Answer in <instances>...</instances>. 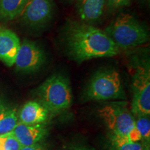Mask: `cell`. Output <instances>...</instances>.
<instances>
[{
    "mask_svg": "<svg viewBox=\"0 0 150 150\" xmlns=\"http://www.w3.org/2000/svg\"><path fill=\"white\" fill-rule=\"evenodd\" d=\"M67 56L79 63L117 55L119 48L104 31L83 22L69 21L63 31Z\"/></svg>",
    "mask_w": 150,
    "mask_h": 150,
    "instance_id": "obj_1",
    "label": "cell"
},
{
    "mask_svg": "<svg viewBox=\"0 0 150 150\" xmlns=\"http://www.w3.org/2000/svg\"><path fill=\"white\" fill-rule=\"evenodd\" d=\"M99 117L109 131V135L122 138L132 142L141 141L135 126L133 114L125 101L106 103L98 110Z\"/></svg>",
    "mask_w": 150,
    "mask_h": 150,
    "instance_id": "obj_2",
    "label": "cell"
},
{
    "mask_svg": "<svg viewBox=\"0 0 150 150\" xmlns=\"http://www.w3.org/2000/svg\"><path fill=\"white\" fill-rule=\"evenodd\" d=\"M119 50H129L147 42L149 33L147 27L129 13H121L105 29Z\"/></svg>",
    "mask_w": 150,
    "mask_h": 150,
    "instance_id": "obj_3",
    "label": "cell"
},
{
    "mask_svg": "<svg viewBox=\"0 0 150 150\" xmlns=\"http://www.w3.org/2000/svg\"><path fill=\"white\" fill-rule=\"evenodd\" d=\"M39 102L51 112H59L70 108L72 102L70 83L66 76L54 74L37 88Z\"/></svg>",
    "mask_w": 150,
    "mask_h": 150,
    "instance_id": "obj_4",
    "label": "cell"
},
{
    "mask_svg": "<svg viewBox=\"0 0 150 150\" xmlns=\"http://www.w3.org/2000/svg\"><path fill=\"white\" fill-rule=\"evenodd\" d=\"M84 96L88 100L126 99L120 74L115 68H104L93 75L86 86Z\"/></svg>",
    "mask_w": 150,
    "mask_h": 150,
    "instance_id": "obj_5",
    "label": "cell"
},
{
    "mask_svg": "<svg viewBox=\"0 0 150 150\" xmlns=\"http://www.w3.org/2000/svg\"><path fill=\"white\" fill-rule=\"evenodd\" d=\"M133 115L150 114V70L148 63L136 65L131 81Z\"/></svg>",
    "mask_w": 150,
    "mask_h": 150,
    "instance_id": "obj_6",
    "label": "cell"
},
{
    "mask_svg": "<svg viewBox=\"0 0 150 150\" xmlns=\"http://www.w3.org/2000/svg\"><path fill=\"white\" fill-rule=\"evenodd\" d=\"M45 60L44 51L36 42L24 40L20 43L15 65L16 70L19 72L32 73L40 69Z\"/></svg>",
    "mask_w": 150,
    "mask_h": 150,
    "instance_id": "obj_7",
    "label": "cell"
},
{
    "mask_svg": "<svg viewBox=\"0 0 150 150\" xmlns=\"http://www.w3.org/2000/svg\"><path fill=\"white\" fill-rule=\"evenodd\" d=\"M54 12L53 0H28L20 16L31 27H41L52 20Z\"/></svg>",
    "mask_w": 150,
    "mask_h": 150,
    "instance_id": "obj_8",
    "label": "cell"
},
{
    "mask_svg": "<svg viewBox=\"0 0 150 150\" xmlns=\"http://www.w3.org/2000/svg\"><path fill=\"white\" fill-rule=\"evenodd\" d=\"M11 134L22 147H26L42 142L47 135L48 130L45 123L28 125L18 122Z\"/></svg>",
    "mask_w": 150,
    "mask_h": 150,
    "instance_id": "obj_9",
    "label": "cell"
},
{
    "mask_svg": "<svg viewBox=\"0 0 150 150\" xmlns=\"http://www.w3.org/2000/svg\"><path fill=\"white\" fill-rule=\"evenodd\" d=\"M20 46L18 35L11 29L0 26V60L8 67L15 64Z\"/></svg>",
    "mask_w": 150,
    "mask_h": 150,
    "instance_id": "obj_10",
    "label": "cell"
},
{
    "mask_svg": "<svg viewBox=\"0 0 150 150\" xmlns=\"http://www.w3.org/2000/svg\"><path fill=\"white\" fill-rule=\"evenodd\" d=\"M50 113V112L39 101H29L20 110L19 122L28 125L45 123Z\"/></svg>",
    "mask_w": 150,
    "mask_h": 150,
    "instance_id": "obj_11",
    "label": "cell"
},
{
    "mask_svg": "<svg viewBox=\"0 0 150 150\" xmlns=\"http://www.w3.org/2000/svg\"><path fill=\"white\" fill-rule=\"evenodd\" d=\"M106 0H77L76 8L80 18L86 23L97 21L102 16Z\"/></svg>",
    "mask_w": 150,
    "mask_h": 150,
    "instance_id": "obj_12",
    "label": "cell"
},
{
    "mask_svg": "<svg viewBox=\"0 0 150 150\" xmlns=\"http://www.w3.org/2000/svg\"><path fill=\"white\" fill-rule=\"evenodd\" d=\"M28 0H0V20H12L20 16Z\"/></svg>",
    "mask_w": 150,
    "mask_h": 150,
    "instance_id": "obj_13",
    "label": "cell"
},
{
    "mask_svg": "<svg viewBox=\"0 0 150 150\" xmlns=\"http://www.w3.org/2000/svg\"><path fill=\"white\" fill-rule=\"evenodd\" d=\"M18 123L16 109L6 107L0 104V135L11 132Z\"/></svg>",
    "mask_w": 150,
    "mask_h": 150,
    "instance_id": "obj_14",
    "label": "cell"
},
{
    "mask_svg": "<svg viewBox=\"0 0 150 150\" xmlns=\"http://www.w3.org/2000/svg\"><path fill=\"white\" fill-rule=\"evenodd\" d=\"M110 136V150H147L149 145L142 142H132L125 138Z\"/></svg>",
    "mask_w": 150,
    "mask_h": 150,
    "instance_id": "obj_15",
    "label": "cell"
},
{
    "mask_svg": "<svg viewBox=\"0 0 150 150\" xmlns=\"http://www.w3.org/2000/svg\"><path fill=\"white\" fill-rule=\"evenodd\" d=\"M135 126L138 133L142 142L149 145L150 141V117L149 115H139L134 116Z\"/></svg>",
    "mask_w": 150,
    "mask_h": 150,
    "instance_id": "obj_16",
    "label": "cell"
},
{
    "mask_svg": "<svg viewBox=\"0 0 150 150\" xmlns=\"http://www.w3.org/2000/svg\"><path fill=\"white\" fill-rule=\"evenodd\" d=\"M0 146L4 150H20L22 147L11 132L0 135Z\"/></svg>",
    "mask_w": 150,
    "mask_h": 150,
    "instance_id": "obj_17",
    "label": "cell"
},
{
    "mask_svg": "<svg viewBox=\"0 0 150 150\" xmlns=\"http://www.w3.org/2000/svg\"><path fill=\"white\" fill-rule=\"evenodd\" d=\"M131 0H106V5L109 11H115L128 6Z\"/></svg>",
    "mask_w": 150,
    "mask_h": 150,
    "instance_id": "obj_18",
    "label": "cell"
},
{
    "mask_svg": "<svg viewBox=\"0 0 150 150\" xmlns=\"http://www.w3.org/2000/svg\"><path fill=\"white\" fill-rule=\"evenodd\" d=\"M20 150H48L45 144L42 143V142L35 144V145L22 147Z\"/></svg>",
    "mask_w": 150,
    "mask_h": 150,
    "instance_id": "obj_19",
    "label": "cell"
},
{
    "mask_svg": "<svg viewBox=\"0 0 150 150\" xmlns=\"http://www.w3.org/2000/svg\"><path fill=\"white\" fill-rule=\"evenodd\" d=\"M71 150H95L94 148L86 147V146H73Z\"/></svg>",
    "mask_w": 150,
    "mask_h": 150,
    "instance_id": "obj_20",
    "label": "cell"
},
{
    "mask_svg": "<svg viewBox=\"0 0 150 150\" xmlns=\"http://www.w3.org/2000/svg\"><path fill=\"white\" fill-rule=\"evenodd\" d=\"M0 150H4V149H3V148H2V147H1V146H0Z\"/></svg>",
    "mask_w": 150,
    "mask_h": 150,
    "instance_id": "obj_21",
    "label": "cell"
},
{
    "mask_svg": "<svg viewBox=\"0 0 150 150\" xmlns=\"http://www.w3.org/2000/svg\"><path fill=\"white\" fill-rule=\"evenodd\" d=\"M68 1H74V0H68Z\"/></svg>",
    "mask_w": 150,
    "mask_h": 150,
    "instance_id": "obj_22",
    "label": "cell"
},
{
    "mask_svg": "<svg viewBox=\"0 0 150 150\" xmlns=\"http://www.w3.org/2000/svg\"><path fill=\"white\" fill-rule=\"evenodd\" d=\"M147 150H149V148H148V149Z\"/></svg>",
    "mask_w": 150,
    "mask_h": 150,
    "instance_id": "obj_23",
    "label": "cell"
}]
</instances>
